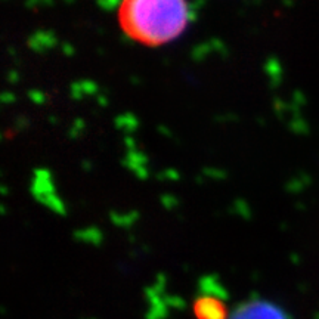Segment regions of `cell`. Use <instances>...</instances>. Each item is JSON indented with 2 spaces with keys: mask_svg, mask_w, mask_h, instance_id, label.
<instances>
[{
  "mask_svg": "<svg viewBox=\"0 0 319 319\" xmlns=\"http://www.w3.org/2000/svg\"><path fill=\"white\" fill-rule=\"evenodd\" d=\"M189 19L188 0H121L118 6V24L124 34L151 48L177 39Z\"/></svg>",
  "mask_w": 319,
  "mask_h": 319,
  "instance_id": "6da1fadb",
  "label": "cell"
},
{
  "mask_svg": "<svg viewBox=\"0 0 319 319\" xmlns=\"http://www.w3.org/2000/svg\"><path fill=\"white\" fill-rule=\"evenodd\" d=\"M229 319H287V317L278 306L269 302L253 300L239 306Z\"/></svg>",
  "mask_w": 319,
  "mask_h": 319,
  "instance_id": "7a4b0ae2",
  "label": "cell"
},
{
  "mask_svg": "<svg viewBox=\"0 0 319 319\" xmlns=\"http://www.w3.org/2000/svg\"><path fill=\"white\" fill-rule=\"evenodd\" d=\"M192 312L195 319H229L226 305L214 296H200L194 305Z\"/></svg>",
  "mask_w": 319,
  "mask_h": 319,
  "instance_id": "3957f363",
  "label": "cell"
}]
</instances>
